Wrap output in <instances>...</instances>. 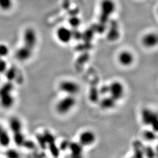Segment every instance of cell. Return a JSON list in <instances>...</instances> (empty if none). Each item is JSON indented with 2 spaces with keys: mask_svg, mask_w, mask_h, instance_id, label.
Here are the masks:
<instances>
[{
  "mask_svg": "<svg viewBox=\"0 0 158 158\" xmlns=\"http://www.w3.org/2000/svg\"><path fill=\"white\" fill-rule=\"evenodd\" d=\"M115 10V4L112 0H104L102 3L101 22L104 24Z\"/></svg>",
  "mask_w": 158,
  "mask_h": 158,
  "instance_id": "obj_6",
  "label": "cell"
},
{
  "mask_svg": "<svg viewBox=\"0 0 158 158\" xmlns=\"http://www.w3.org/2000/svg\"><path fill=\"white\" fill-rule=\"evenodd\" d=\"M100 94H102V96H106L107 94H108V91H109V88H108V85H103L100 87V89L98 90Z\"/></svg>",
  "mask_w": 158,
  "mask_h": 158,
  "instance_id": "obj_25",
  "label": "cell"
},
{
  "mask_svg": "<svg viewBox=\"0 0 158 158\" xmlns=\"http://www.w3.org/2000/svg\"><path fill=\"white\" fill-rule=\"evenodd\" d=\"M14 86L13 83L8 81L0 87V104L2 107L10 108L15 102L13 91Z\"/></svg>",
  "mask_w": 158,
  "mask_h": 158,
  "instance_id": "obj_1",
  "label": "cell"
},
{
  "mask_svg": "<svg viewBox=\"0 0 158 158\" xmlns=\"http://www.w3.org/2000/svg\"><path fill=\"white\" fill-rule=\"evenodd\" d=\"M7 69V65L4 60L0 57V73H3L6 72Z\"/></svg>",
  "mask_w": 158,
  "mask_h": 158,
  "instance_id": "obj_24",
  "label": "cell"
},
{
  "mask_svg": "<svg viewBox=\"0 0 158 158\" xmlns=\"http://www.w3.org/2000/svg\"><path fill=\"white\" fill-rule=\"evenodd\" d=\"M11 141L10 138L5 130L0 126V145L2 147L9 145Z\"/></svg>",
  "mask_w": 158,
  "mask_h": 158,
  "instance_id": "obj_14",
  "label": "cell"
},
{
  "mask_svg": "<svg viewBox=\"0 0 158 158\" xmlns=\"http://www.w3.org/2000/svg\"><path fill=\"white\" fill-rule=\"evenodd\" d=\"M37 43V35L33 29H27L23 35V44L29 48L34 50Z\"/></svg>",
  "mask_w": 158,
  "mask_h": 158,
  "instance_id": "obj_7",
  "label": "cell"
},
{
  "mask_svg": "<svg viewBox=\"0 0 158 158\" xmlns=\"http://www.w3.org/2000/svg\"><path fill=\"white\" fill-rule=\"evenodd\" d=\"M6 76L8 81H12L14 79H15L17 76V71L14 68L8 69V70L6 72Z\"/></svg>",
  "mask_w": 158,
  "mask_h": 158,
  "instance_id": "obj_17",
  "label": "cell"
},
{
  "mask_svg": "<svg viewBox=\"0 0 158 158\" xmlns=\"http://www.w3.org/2000/svg\"><path fill=\"white\" fill-rule=\"evenodd\" d=\"M142 44L147 48H152L158 44V36L153 33L146 34L142 39Z\"/></svg>",
  "mask_w": 158,
  "mask_h": 158,
  "instance_id": "obj_12",
  "label": "cell"
},
{
  "mask_svg": "<svg viewBox=\"0 0 158 158\" xmlns=\"http://www.w3.org/2000/svg\"><path fill=\"white\" fill-rule=\"evenodd\" d=\"M118 61L121 66L129 67L134 62V56L130 51H122L119 53Z\"/></svg>",
  "mask_w": 158,
  "mask_h": 158,
  "instance_id": "obj_9",
  "label": "cell"
},
{
  "mask_svg": "<svg viewBox=\"0 0 158 158\" xmlns=\"http://www.w3.org/2000/svg\"><path fill=\"white\" fill-rule=\"evenodd\" d=\"M79 139V143L83 147H89L96 142V134L91 131L86 130L80 134Z\"/></svg>",
  "mask_w": 158,
  "mask_h": 158,
  "instance_id": "obj_8",
  "label": "cell"
},
{
  "mask_svg": "<svg viewBox=\"0 0 158 158\" xmlns=\"http://www.w3.org/2000/svg\"><path fill=\"white\" fill-rule=\"evenodd\" d=\"M82 147H83L79 142H73L69 144V148L70 149L72 154L76 156H79L82 152Z\"/></svg>",
  "mask_w": 158,
  "mask_h": 158,
  "instance_id": "obj_16",
  "label": "cell"
},
{
  "mask_svg": "<svg viewBox=\"0 0 158 158\" xmlns=\"http://www.w3.org/2000/svg\"><path fill=\"white\" fill-rule=\"evenodd\" d=\"M100 95L99 91L98 89H94V88L90 91V99L91 101L93 102H97V100H98V96Z\"/></svg>",
  "mask_w": 158,
  "mask_h": 158,
  "instance_id": "obj_20",
  "label": "cell"
},
{
  "mask_svg": "<svg viewBox=\"0 0 158 158\" xmlns=\"http://www.w3.org/2000/svg\"><path fill=\"white\" fill-rule=\"evenodd\" d=\"M141 119L142 123L147 125H151L153 131L158 130V118L157 115L149 108H144L141 112Z\"/></svg>",
  "mask_w": 158,
  "mask_h": 158,
  "instance_id": "obj_3",
  "label": "cell"
},
{
  "mask_svg": "<svg viewBox=\"0 0 158 158\" xmlns=\"http://www.w3.org/2000/svg\"><path fill=\"white\" fill-rule=\"evenodd\" d=\"M116 102L111 96H106L102 98L99 104L102 110H109L114 108L116 105Z\"/></svg>",
  "mask_w": 158,
  "mask_h": 158,
  "instance_id": "obj_13",
  "label": "cell"
},
{
  "mask_svg": "<svg viewBox=\"0 0 158 158\" xmlns=\"http://www.w3.org/2000/svg\"><path fill=\"white\" fill-rule=\"evenodd\" d=\"M10 126L12 132H16L22 131V123L21 121L17 118H12L10 121Z\"/></svg>",
  "mask_w": 158,
  "mask_h": 158,
  "instance_id": "obj_15",
  "label": "cell"
},
{
  "mask_svg": "<svg viewBox=\"0 0 158 158\" xmlns=\"http://www.w3.org/2000/svg\"><path fill=\"white\" fill-rule=\"evenodd\" d=\"M56 36L59 42L62 44H68L73 38V33L69 28L60 27L57 30Z\"/></svg>",
  "mask_w": 158,
  "mask_h": 158,
  "instance_id": "obj_10",
  "label": "cell"
},
{
  "mask_svg": "<svg viewBox=\"0 0 158 158\" xmlns=\"http://www.w3.org/2000/svg\"><path fill=\"white\" fill-rule=\"evenodd\" d=\"M118 37V31L116 29L115 27L114 29H111L108 34V38L111 40H117Z\"/></svg>",
  "mask_w": 158,
  "mask_h": 158,
  "instance_id": "obj_21",
  "label": "cell"
},
{
  "mask_svg": "<svg viewBox=\"0 0 158 158\" xmlns=\"http://www.w3.org/2000/svg\"><path fill=\"white\" fill-rule=\"evenodd\" d=\"M76 103L74 96H67L60 100L56 104V110L59 114L64 115L69 113Z\"/></svg>",
  "mask_w": 158,
  "mask_h": 158,
  "instance_id": "obj_2",
  "label": "cell"
},
{
  "mask_svg": "<svg viewBox=\"0 0 158 158\" xmlns=\"http://www.w3.org/2000/svg\"><path fill=\"white\" fill-rule=\"evenodd\" d=\"M50 151H51L52 154L55 156H57L59 155V149L57 148L55 144V142L50 143Z\"/></svg>",
  "mask_w": 158,
  "mask_h": 158,
  "instance_id": "obj_23",
  "label": "cell"
},
{
  "mask_svg": "<svg viewBox=\"0 0 158 158\" xmlns=\"http://www.w3.org/2000/svg\"><path fill=\"white\" fill-rule=\"evenodd\" d=\"M155 131H147L143 133V137L144 138L148 141H154L156 138V135L154 133Z\"/></svg>",
  "mask_w": 158,
  "mask_h": 158,
  "instance_id": "obj_18",
  "label": "cell"
},
{
  "mask_svg": "<svg viewBox=\"0 0 158 158\" xmlns=\"http://www.w3.org/2000/svg\"><path fill=\"white\" fill-rule=\"evenodd\" d=\"M70 24L72 27H74V28H76L78 26H79L80 22L79 21V19L77 18H72L70 20Z\"/></svg>",
  "mask_w": 158,
  "mask_h": 158,
  "instance_id": "obj_26",
  "label": "cell"
},
{
  "mask_svg": "<svg viewBox=\"0 0 158 158\" xmlns=\"http://www.w3.org/2000/svg\"><path fill=\"white\" fill-rule=\"evenodd\" d=\"M12 0H0V7L5 10H9L11 7Z\"/></svg>",
  "mask_w": 158,
  "mask_h": 158,
  "instance_id": "obj_19",
  "label": "cell"
},
{
  "mask_svg": "<svg viewBox=\"0 0 158 158\" xmlns=\"http://www.w3.org/2000/svg\"><path fill=\"white\" fill-rule=\"evenodd\" d=\"M9 53V49L8 47L6 45L1 44L0 45V57L3 58L6 56Z\"/></svg>",
  "mask_w": 158,
  "mask_h": 158,
  "instance_id": "obj_22",
  "label": "cell"
},
{
  "mask_svg": "<svg viewBox=\"0 0 158 158\" xmlns=\"http://www.w3.org/2000/svg\"><path fill=\"white\" fill-rule=\"evenodd\" d=\"M32 49L27 47L26 46L23 45L19 48L15 53V56L19 61L25 62L29 60L32 55Z\"/></svg>",
  "mask_w": 158,
  "mask_h": 158,
  "instance_id": "obj_11",
  "label": "cell"
},
{
  "mask_svg": "<svg viewBox=\"0 0 158 158\" xmlns=\"http://www.w3.org/2000/svg\"><path fill=\"white\" fill-rule=\"evenodd\" d=\"M59 89L68 96H74L80 91L79 85L72 80H63L59 85Z\"/></svg>",
  "mask_w": 158,
  "mask_h": 158,
  "instance_id": "obj_4",
  "label": "cell"
},
{
  "mask_svg": "<svg viewBox=\"0 0 158 158\" xmlns=\"http://www.w3.org/2000/svg\"><path fill=\"white\" fill-rule=\"evenodd\" d=\"M109 91L108 94L114 98L115 101L121 100L125 93V88L122 83L118 81H113L110 85H108Z\"/></svg>",
  "mask_w": 158,
  "mask_h": 158,
  "instance_id": "obj_5",
  "label": "cell"
}]
</instances>
